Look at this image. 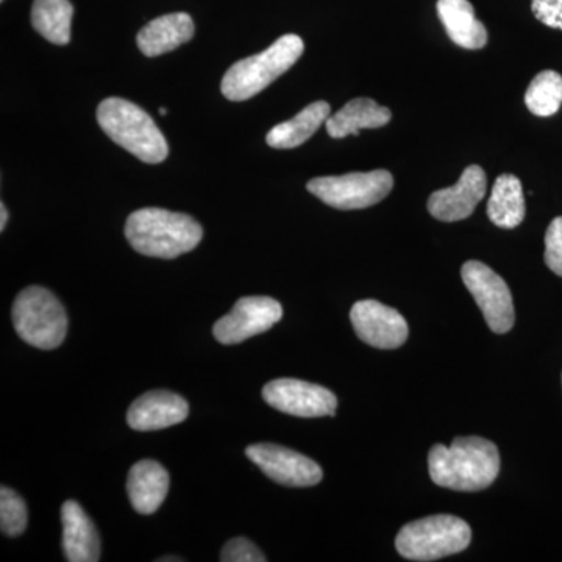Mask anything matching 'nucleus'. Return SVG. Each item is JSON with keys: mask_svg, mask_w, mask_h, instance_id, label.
Returning <instances> with one entry per match:
<instances>
[{"mask_svg": "<svg viewBox=\"0 0 562 562\" xmlns=\"http://www.w3.org/2000/svg\"><path fill=\"white\" fill-rule=\"evenodd\" d=\"M432 483L458 492H479L490 487L501 472L497 446L480 436L454 438L452 446L432 447L428 454Z\"/></svg>", "mask_w": 562, "mask_h": 562, "instance_id": "1", "label": "nucleus"}, {"mask_svg": "<svg viewBox=\"0 0 562 562\" xmlns=\"http://www.w3.org/2000/svg\"><path fill=\"white\" fill-rule=\"evenodd\" d=\"M202 225L183 213L143 209L128 216L125 238L140 255L173 260L194 250L202 241Z\"/></svg>", "mask_w": 562, "mask_h": 562, "instance_id": "2", "label": "nucleus"}, {"mask_svg": "<svg viewBox=\"0 0 562 562\" xmlns=\"http://www.w3.org/2000/svg\"><path fill=\"white\" fill-rule=\"evenodd\" d=\"M98 122L106 136L138 160L158 165L168 158V140L149 114L136 103L121 98L105 99L98 106Z\"/></svg>", "mask_w": 562, "mask_h": 562, "instance_id": "3", "label": "nucleus"}, {"mask_svg": "<svg viewBox=\"0 0 562 562\" xmlns=\"http://www.w3.org/2000/svg\"><path fill=\"white\" fill-rule=\"evenodd\" d=\"M303 49L305 44L301 36L294 33L280 36L261 54L235 63L222 79V94L232 102L249 101L291 69L302 57Z\"/></svg>", "mask_w": 562, "mask_h": 562, "instance_id": "4", "label": "nucleus"}, {"mask_svg": "<svg viewBox=\"0 0 562 562\" xmlns=\"http://www.w3.org/2000/svg\"><path fill=\"white\" fill-rule=\"evenodd\" d=\"M471 541L472 530L464 520L438 514L405 525L395 539V547L405 560L428 562L464 552Z\"/></svg>", "mask_w": 562, "mask_h": 562, "instance_id": "5", "label": "nucleus"}, {"mask_svg": "<svg viewBox=\"0 0 562 562\" xmlns=\"http://www.w3.org/2000/svg\"><path fill=\"white\" fill-rule=\"evenodd\" d=\"M11 317L18 336L36 349H57L68 333L65 306L43 286H31L21 291L13 303Z\"/></svg>", "mask_w": 562, "mask_h": 562, "instance_id": "6", "label": "nucleus"}, {"mask_svg": "<svg viewBox=\"0 0 562 562\" xmlns=\"http://www.w3.org/2000/svg\"><path fill=\"white\" fill-rule=\"evenodd\" d=\"M394 187L392 173L384 169L350 172L346 176L316 177L306 190L336 210H362L376 205L390 195Z\"/></svg>", "mask_w": 562, "mask_h": 562, "instance_id": "7", "label": "nucleus"}, {"mask_svg": "<svg viewBox=\"0 0 562 562\" xmlns=\"http://www.w3.org/2000/svg\"><path fill=\"white\" fill-rule=\"evenodd\" d=\"M462 281L482 310L486 324L497 335L508 333L514 327L516 313L512 291L498 273L480 261L464 262L461 269Z\"/></svg>", "mask_w": 562, "mask_h": 562, "instance_id": "8", "label": "nucleus"}, {"mask_svg": "<svg viewBox=\"0 0 562 562\" xmlns=\"http://www.w3.org/2000/svg\"><path fill=\"white\" fill-rule=\"evenodd\" d=\"M262 398L277 412L303 419L335 416L338 408V398L330 390L295 379L272 380L262 387Z\"/></svg>", "mask_w": 562, "mask_h": 562, "instance_id": "9", "label": "nucleus"}, {"mask_svg": "<svg viewBox=\"0 0 562 562\" xmlns=\"http://www.w3.org/2000/svg\"><path fill=\"white\" fill-rule=\"evenodd\" d=\"M283 317V306L276 299L251 295L239 299L227 316L214 324L213 335L224 346L239 344L271 330Z\"/></svg>", "mask_w": 562, "mask_h": 562, "instance_id": "10", "label": "nucleus"}, {"mask_svg": "<svg viewBox=\"0 0 562 562\" xmlns=\"http://www.w3.org/2000/svg\"><path fill=\"white\" fill-rule=\"evenodd\" d=\"M246 454L266 476L283 486H316L324 476L321 465L312 458L277 443H254L247 447Z\"/></svg>", "mask_w": 562, "mask_h": 562, "instance_id": "11", "label": "nucleus"}, {"mask_svg": "<svg viewBox=\"0 0 562 562\" xmlns=\"http://www.w3.org/2000/svg\"><path fill=\"white\" fill-rule=\"evenodd\" d=\"M351 325L362 342L375 349H398L408 339L409 328L397 310L376 301H361L351 306Z\"/></svg>", "mask_w": 562, "mask_h": 562, "instance_id": "12", "label": "nucleus"}, {"mask_svg": "<svg viewBox=\"0 0 562 562\" xmlns=\"http://www.w3.org/2000/svg\"><path fill=\"white\" fill-rule=\"evenodd\" d=\"M486 187V172L480 166H468L457 184L432 192L428 199V211L435 220L442 222L468 220L483 201Z\"/></svg>", "mask_w": 562, "mask_h": 562, "instance_id": "13", "label": "nucleus"}, {"mask_svg": "<svg viewBox=\"0 0 562 562\" xmlns=\"http://www.w3.org/2000/svg\"><path fill=\"white\" fill-rule=\"evenodd\" d=\"M190 406L180 395L169 391H150L132 403L128 427L136 431H157L187 420Z\"/></svg>", "mask_w": 562, "mask_h": 562, "instance_id": "14", "label": "nucleus"}, {"mask_svg": "<svg viewBox=\"0 0 562 562\" xmlns=\"http://www.w3.org/2000/svg\"><path fill=\"white\" fill-rule=\"evenodd\" d=\"M63 550L69 562L101 560V539L98 530L79 503L68 501L61 506Z\"/></svg>", "mask_w": 562, "mask_h": 562, "instance_id": "15", "label": "nucleus"}, {"mask_svg": "<svg viewBox=\"0 0 562 562\" xmlns=\"http://www.w3.org/2000/svg\"><path fill=\"white\" fill-rule=\"evenodd\" d=\"M128 498L133 509L143 516L157 513L169 492V473L160 462L143 460L128 472Z\"/></svg>", "mask_w": 562, "mask_h": 562, "instance_id": "16", "label": "nucleus"}, {"mask_svg": "<svg viewBox=\"0 0 562 562\" xmlns=\"http://www.w3.org/2000/svg\"><path fill=\"white\" fill-rule=\"evenodd\" d=\"M194 33V21L190 14H165L144 25L136 36V43L146 57H160L191 41Z\"/></svg>", "mask_w": 562, "mask_h": 562, "instance_id": "17", "label": "nucleus"}, {"mask_svg": "<svg viewBox=\"0 0 562 562\" xmlns=\"http://www.w3.org/2000/svg\"><path fill=\"white\" fill-rule=\"evenodd\" d=\"M438 14L447 35L462 49L479 50L487 44L483 22L475 18L469 0H438Z\"/></svg>", "mask_w": 562, "mask_h": 562, "instance_id": "18", "label": "nucleus"}, {"mask_svg": "<svg viewBox=\"0 0 562 562\" xmlns=\"http://www.w3.org/2000/svg\"><path fill=\"white\" fill-rule=\"evenodd\" d=\"M392 113L386 106H380L372 99L358 98L342 106L338 113L328 117V135L333 139L346 138L349 135H358L361 128H380L390 124Z\"/></svg>", "mask_w": 562, "mask_h": 562, "instance_id": "19", "label": "nucleus"}, {"mask_svg": "<svg viewBox=\"0 0 562 562\" xmlns=\"http://www.w3.org/2000/svg\"><path fill=\"white\" fill-rule=\"evenodd\" d=\"M330 105L327 102H314L295 114L292 120L276 125L266 136V143L273 149H294L306 143L321 125L330 117Z\"/></svg>", "mask_w": 562, "mask_h": 562, "instance_id": "20", "label": "nucleus"}, {"mask_svg": "<svg viewBox=\"0 0 562 562\" xmlns=\"http://www.w3.org/2000/svg\"><path fill=\"white\" fill-rule=\"evenodd\" d=\"M487 216L497 227L513 231L519 227L525 220V199L522 183L512 173H503L495 180L490 202H487Z\"/></svg>", "mask_w": 562, "mask_h": 562, "instance_id": "21", "label": "nucleus"}, {"mask_svg": "<svg viewBox=\"0 0 562 562\" xmlns=\"http://www.w3.org/2000/svg\"><path fill=\"white\" fill-rule=\"evenodd\" d=\"M72 14L74 7L69 0H35L32 25L49 43L65 46L70 41Z\"/></svg>", "mask_w": 562, "mask_h": 562, "instance_id": "22", "label": "nucleus"}, {"mask_svg": "<svg viewBox=\"0 0 562 562\" xmlns=\"http://www.w3.org/2000/svg\"><path fill=\"white\" fill-rule=\"evenodd\" d=\"M525 103L539 117L553 116L561 109L562 77L554 70H542L525 92Z\"/></svg>", "mask_w": 562, "mask_h": 562, "instance_id": "23", "label": "nucleus"}, {"mask_svg": "<svg viewBox=\"0 0 562 562\" xmlns=\"http://www.w3.org/2000/svg\"><path fill=\"white\" fill-rule=\"evenodd\" d=\"M29 513L18 492L2 486L0 490V528L9 538H18L27 528Z\"/></svg>", "mask_w": 562, "mask_h": 562, "instance_id": "24", "label": "nucleus"}, {"mask_svg": "<svg viewBox=\"0 0 562 562\" xmlns=\"http://www.w3.org/2000/svg\"><path fill=\"white\" fill-rule=\"evenodd\" d=\"M222 562H265L266 557L254 542L246 538H235L225 543L221 553Z\"/></svg>", "mask_w": 562, "mask_h": 562, "instance_id": "25", "label": "nucleus"}, {"mask_svg": "<svg viewBox=\"0 0 562 562\" xmlns=\"http://www.w3.org/2000/svg\"><path fill=\"white\" fill-rule=\"evenodd\" d=\"M546 265L550 271L562 277V217H557L546 233Z\"/></svg>", "mask_w": 562, "mask_h": 562, "instance_id": "26", "label": "nucleus"}, {"mask_svg": "<svg viewBox=\"0 0 562 562\" xmlns=\"http://www.w3.org/2000/svg\"><path fill=\"white\" fill-rule=\"evenodd\" d=\"M531 11L547 27L562 31V0H531Z\"/></svg>", "mask_w": 562, "mask_h": 562, "instance_id": "27", "label": "nucleus"}, {"mask_svg": "<svg viewBox=\"0 0 562 562\" xmlns=\"http://www.w3.org/2000/svg\"><path fill=\"white\" fill-rule=\"evenodd\" d=\"M7 222H9V211H7L5 203L0 205V231L5 228Z\"/></svg>", "mask_w": 562, "mask_h": 562, "instance_id": "28", "label": "nucleus"}, {"mask_svg": "<svg viewBox=\"0 0 562 562\" xmlns=\"http://www.w3.org/2000/svg\"><path fill=\"white\" fill-rule=\"evenodd\" d=\"M160 561L161 562H172V561L180 562V561H183V560H181V558H161Z\"/></svg>", "mask_w": 562, "mask_h": 562, "instance_id": "29", "label": "nucleus"}, {"mask_svg": "<svg viewBox=\"0 0 562 562\" xmlns=\"http://www.w3.org/2000/svg\"><path fill=\"white\" fill-rule=\"evenodd\" d=\"M160 113H161V114H166V113H168V110H166V109H160Z\"/></svg>", "mask_w": 562, "mask_h": 562, "instance_id": "30", "label": "nucleus"}]
</instances>
